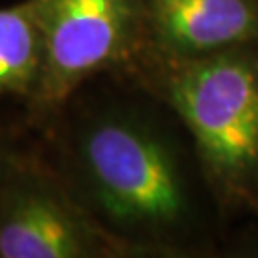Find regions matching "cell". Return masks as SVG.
I'll return each mask as SVG.
<instances>
[{"label":"cell","mask_w":258,"mask_h":258,"mask_svg":"<svg viewBox=\"0 0 258 258\" xmlns=\"http://www.w3.org/2000/svg\"><path fill=\"white\" fill-rule=\"evenodd\" d=\"M73 191L105 228L144 254H178L197 228V194L184 151L136 109L86 115L69 144Z\"/></svg>","instance_id":"obj_1"},{"label":"cell","mask_w":258,"mask_h":258,"mask_svg":"<svg viewBox=\"0 0 258 258\" xmlns=\"http://www.w3.org/2000/svg\"><path fill=\"white\" fill-rule=\"evenodd\" d=\"M140 67L189 134L216 205L258 216V46Z\"/></svg>","instance_id":"obj_2"},{"label":"cell","mask_w":258,"mask_h":258,"mask_svg":"<svg viewBox=\"0 0 258 258\" xmlns=\"http://www.w3.org/2000/svg\"><path fill=\"white\" fill-rule=\"evenodd\" d=\"M146 256L86 209L73 187L18 155L0 182V258Z\"/></svg>","instance_id":"obj_3"},{"label":"cell","mask_w":258,"mask_h":258,"mask_svg":"<svg viewBox=\"0 0 258 258\" xmlns=\"http://www.w3.org/2000/svg\"><path fill=\"white\" fill-rule=\"evenodd\" d=\"M44 67L31 105L50 113L92 77L136 69L144 55L142 0H42Z\"/></svg>","instance_id":"obj_4"},{"label":"cell","mask_w":258,"mask_h":258,"mask_svg":"<svg viewBox=\"0 0 258 258\" xmlns=\"http://www.w3.org/2000/svg\"><path fill=\"white\" fill-rule=\"evenodd\" d=\"M142 25L138 65L258 46V0H142Z\"/></svg>","instance_id":"obj_5"},{"label":"cell","mask_w":258,"mask_h":258,"mask_svg":"<svg viewBox=\"0 0 258 258\" xmlns=\"http://www.w3.org/2000/svg\"><path fill=\"white\" fill-rule=\"evenodd\" d=\"M44 67L42 0L0 8V98L33 100Z\"/></svg>","instance_id":"obj_6"},{"label":"cell","mask_w":258,"mask_h":258,"mask_svg":"<svg viewBox=\"0 0 258 258\" xmlns=\"http://www.w3.org/2000/svg\"><path fill=\"white\" fill-rule=\"evenodd\" d=\"M18 151L10 146L6 138L0 134V182H2V178L6 176V172L10 170V166L14 165V161L18 159Z\"/></svg>","instance_id":"obj_7"}]
</instances>
